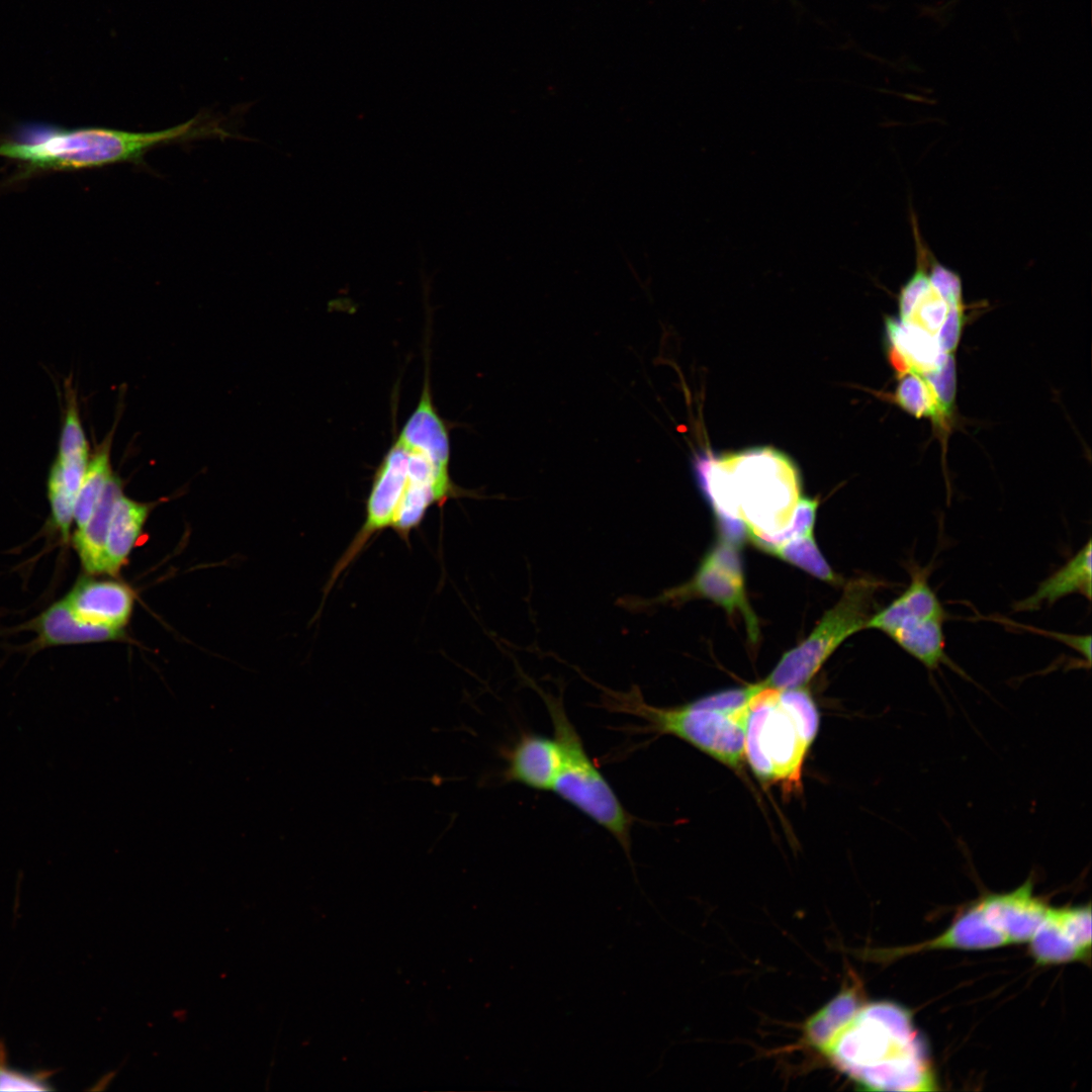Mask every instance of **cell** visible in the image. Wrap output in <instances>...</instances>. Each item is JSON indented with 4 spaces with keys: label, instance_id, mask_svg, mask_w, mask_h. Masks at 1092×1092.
I'll return each mask as SVG.
<instances>
[{
    "label": "cell",
    "instance_id": "6da1fadb",
    "mask_svg": "<svg viewBox=\"0 0 1092 1092\" xmlns=\"http://www.w3.org/2000/svg\"><path fill=\"white\" fill-rule=\"evenodd\" d=\"M840 995L808 1020L813 1045L863 1089H937L910 1012L890 1002L859 1004L850 992Z\"/></svg>",
    "mask_w": 1092,
    "mask_h": 1092
},
{
    "label": "cell",
    "instance_id": "7a4b0ae2",
    "mask_svg": "<svg viewBox=\"0 0 1092 1092\" xmlns=\"http://www.w3.org/2000/svg\"><path fill=\"white\" fill-rule=\"evenodd\" d=\"M694 470L717 523L740 520L747 537L786 529L801 497L795 464L769 447L721 456L700 452L695 455Z\"/></svg>",
    "mask_w": 1092,
    "mask_h": 1092
},
{
    "label": "cell",
    "instance_id": "3957f363",
    "mask_svg": "<svg viewBox=\"0 0 1092 1092\" xmlns=\"http://www.w3.org/2000/svg\"><path fill=\"white\" fill-rule=\"evenodd\" d=\"M33 128L25 139L0 144V157L22 162L28 174L139 162L160 145L229 135L216 122L198 117L171 128L146 132L104 127Z\"/></svg>",
    "mask_w": 1092,
    "mask_h": 1092
},
{
    "label": "cell",
    "instance_id": "277c9868",
    "mask_svg": "<svg viewBox=\"0 0 1092 1092\" xmlns=\"http://www.w3.org/2000/svg\"><path fill=\"white\" fill-rule=\"evenodd\" d=\"M819 729L807 689L763 688L750 703L744 755L755 776L785 795L800 793L805 757Z\"/></svg>",
    "mask_w": 1092,
    "mask_h": 1092
},
{
    "label": "cell",
    "instance_id": "5b68a950",
    "mask_svg": "<svg viewBox=\"0 0 1092 1092\" xmlns=\"http://www.w3.org/2000/svg\"><path fill=\"white\" fill-rule=\"evenodd\" d=\"M602 705L610 712L636 717L644 723L638 731L677 737L735 770L745 761L744 741L749 714H730L694 700L679 706L648 704L640 689L625 692L602 689Z\"/></svg>",
    "mask_w": 1092,
    "mask_h": 1092
},
{
    "label": "cell",
    "instance_id": "8992f818",
    "mask_svg": "<svg viewBox=\"0 0 1092 1092\" xmlns=\"http://www.w3.org/2000/svg\"><path fill=\"white\" fill-rule=\"evenodd\" d=\"M535 688L545 703L561 752V765L552 792L607 830L630 857L633 817L585 750L562 698Z\"/></svg>",
    "mask_w": 1092,
    "mask_h": 1092
},
{
    "label": "cell",
    "instance_id": "52a82bcc",
    "mask_svg": "<svg viewBox=\"0 0 1092 1092\" xmlns=\"http://www.w3.org/2000/svg\"><path fill=\"white\" fill-rule=\"evenodd\" d=\"M907 569L909 584L890 605L871 616L866 629L884 632L930 671L946 665L970 678L945 651L943 625L947 614L929 584L930 567L911 562Z\"/></svg>",
    "mask_w": 1092,
    "mask_h": 1092
},
{
    "label": "cell",
    "instance_id": "ba28073f",
    "mask_svg": "<svg viewBox=\"0 0 1092 1092\" xmlns=\"http://www.w3.org/2000/svg\"><path fill=\"white\" fill-rule=\"evenodd\" d=\"M883 585L871 576L846 583L839 601L829 609L811 634L781 658L762 680L765 688H804L833 651L850 635L862 629L871 618L875 595Z\"/></svg>",
    "mask_w": 1092,
    "mask_h": 1092
},
{
    "label": "cell",
    "instance_id": "9c48e42d",
    "mask_svg": "<svg viewBox=\"0 0 1092 1092\" xmlns=\"http://www.w3.org/2000/svg\"><path fill=\"white\" fill-rule=\"evenodd\" d=\"M695 598L708 599L730 615L738 611L746 622L751 640L758 638V621L747 601L738 547L721 539L704 556L689 581L666 589L653 599L626 600V606L642 610L659 604L677 605Z\"/></svg>",
    "mask_w": 1092,
    "mask_h": 1092
},
{
    "label": "cell",
    "instance_id": "30bf717a",
    "mask_svg": "<svg viewBox=\"0 0 1092 1092\" xmlns=\"http://www.w3.org/2000/svg\"><path fill=\"white\" fill-rule=\"evenodd\" d=\"M1091 906L1048 907L1028 941L1037 965L1087 962L1091 956Z\"/></svg>",
    "mask_w": 1092,
    "mask_h": 1092
},
{
    "label": "cell",
    "instance_id": "8fae6325",
    "mask_svg": "<svg viewBox=\"0 0 1092 1092\" xmlns=\"http://www.w3.org/2000/svg\"><path fill=\"white\" fill-rule=\"evenodd\" d=\"M64 600L80 621L122 630L130 617L134 597L122 582L82 579Z\"/></svg>",
    "mask_w": 1092,
    "mask_h": 1092
},
{
    "label": "cell",
    "instance_id": "7c38bea8",
    "mask_svg": "<svg viewBox=\"0 0 1092 1092\" xmlns=\"http://www.w3.org/2000/svg\"><path fill=\"white\" fill-rule=\"evenodd\" d=\"M560 765V747L554 736L524 733L507 753L504 778L536 791H552Z\"/></svg>",
    "mask_w": 1092,
    "mask_h": 1092
},
{
    "label": "cell",
    "instance_id": "4fadbf2b",
    "mask_svg": "<svg viewBox=\"0 0 1092 1092\" xmlns=\"http://www.w3.org/2000/svg\"><path fill=\"white\" fill-rule=\"evenodd\" d=\"M1009 944L1007 937L989 916L981 900L967 909L937 937L895 951V956L933 949H989Z\"/></svg>",
    "mask_w": 1092,
    "mask_h": 1092
},
{
    "label": "cell",
    "instance_id": "5bb4252c",
    "mask_svg": "<svg viewBox=\"0 0 1092 1092\" xmlns=\"http://www.w3.org/2000/svg\"><path fill=\"white\" fill-rule=\"evenodd\" d=\"M1091 539L1057 571L1043 579L1027 598L1013 605L1014 611L1030 612L1043 605L1051 606L1059 600L1079 594L1091 599L1092 564Z\"/></svg>",
    "mask_w": 1092,
    "mask_h": 1092
},
{
    "label": "cell",
    "instance_id": "9a60e30c",
    "mask_svg": "<svg viewBox=\"0 0 1092 1092\" xmlns=\"http://www.w3.org/2000/svg\"><path fill=\"white\" fill-rule=\"evenodd\" d=\"M30 625L40 647L114 640L122 635V630L80 621L65 600L49 607Z\"/></svg>",
    "mask_w": 1092,
    "mask_h": 1092
},
{
    "label": "cell",
    "instance_id": "2e32d148",
    "mask_svg": "<svg viewBox=\"0 0 1092 1092\" xmlns=\"http://www.w3.org/2000/svg\"><path fill=\"white\" fill-rule=\"evenodd\" d=\"M147 504L120 495L111 515L103 556L102 573L116 574L126 563L149 515Z\"/></svg>",
    "mask_w": 1092,
    "mask_h": 1092
},
{
    "label": "cell",
    "instance_id": "e0dca14e",
    "mask_svg": "<svg viewBox=\"0 0 1092 1092\" xmlns=\"http://www.w3.org/2000/svg\"><path fill=\"white\" fill-rule=\"evenodd\" d=\"M122 494L121 479L112 473L93 514L86 524L75 532L74 545L83 568L89 573H102L111 515L117 498Z\"/></svg>",
    "mask_w": 1092,
    "mask_h": 1092
},
{
    "label": "cell",
    "instance_id": "ac0fdd59",
    "mask_svg": "<svg viewBox=\"0 0 1092 1092\" xmlns=\"http://www.w3.org/2000/svg\"><path fill=\"white\" fill-rule=\"evenodd\" d=\"M885 329L888 346L903 356L910 366V371L927 373L935 369L947 355L941 352L934 335L913 323L887 316Z\"/></svg>",
    "mask_w": 1092,
    "mask_h": 1092
},
{
    "label": "cell",
    "instance_id": "d6986e66",
    "mask_svg": "<svg viewBox=\"0 0 1092 1092\" xmlns=\"http://www.w3.org/2000/svg\"><path fill=\"white\" fill-rule=\"evenodd\" d=\"M115 426L102 442L95 446L92 456L89 457L86 472L75 500L73 521L76 523L77 529L83 527L93 514L105 485L113 473L110 465V451Z\"/></svg>",
    "mask_w": 1092,
    "mask_h": 1092
},
{
    "label": "cell",
    "instance_id": "ffe728a7",
    "mask_svg": "<svg viewBox=\"0 0 1092 1092\" xmlns=\"http://www.w3.org/2000/svg\"><path fill=\"white\" fill-rule=\"evenodd\" d=\"M893 397L906 413L916 418H930L936 430L946 435L949 427L942 420L934 394L921 374L910 371L899 377Z\"/></svg>",
    "mask_w": 1092,
    "mask_h": 1092
},
{
    "label": "cell",
    "instance_id": "44dd1931",
    "mask_svg": "<svg viewBox=\"0 0 1092 1092\" xmlns=\"http://www.w3.org/2000/svg\"><path fill=\"white\" fill-rule=\"evenodd\" d=\"M769 554L802 568L821 580L833 583L837 581V576L817 547L813 533L792 539L774 548Z\"/></svg>",
    "mask_w": 1092,
    "mask_h": 1092
},
{
    "label": "cell",
    "instance_id": "7402d4cb",
    "mask_svg": "<svg viewBox=\"0 0 1092 1092\" xmlns=\"http://www.w3.org/2000/svg\"><path fill=\"white\" fill-rule=\"evenodd\" d=\"M65 398V418L57 458L65 461H88L89 443L81 423L77 393L71 384L66 385Z\"/></svg>",
    "mask_w": 1092,
    "mask_h": 1092
},
{
    "label": "cell",
    "instance_id": "603a6c76",
    "mask_svg": "<svg viewBox=\"0 0 1092 1092\" xmlns=\"http://www.w3.org/2000/svg\"><path fill=\"white\" fill-rule=\"evenodd\" d=\"M818 500L800 497L789 526L772 535H748L759 549L769 553L774 548L801 536L813 533Z\"/></svg>",
    "mask_w": 1092,
    "mask_h": 1092
},
{
    "label": "cell",
    "instance_id": "cb8c5ba5",
    "mask_svg": "<svg viewBox=\"0 0 1092 1092\" xmlns=\"http://www.w3.org/2000/svg\"><path fill=\"white\" fill-rule=\"evenodd\" d=\"M929 384L936 399L940 416L949 427L957 393V365L954 354H947L933 370L921 374Z\"/></svg>",
    "mask_w": 1092,
    "mask_h": 1092
},
{
    "label": "cell",
    "instance_id": "d4e9b609",
    "mask_svg": "<svg viewBox=\"0 0 1092 1092\" xmlns=\"http://www.w3.org/2000/svg\"><path fill=\"white\" fill-rule=\"evenodd\" d=\"M949 307L950 304L933 285L929 276L928 283L915 300L906 322L913 323L929 334L935 336L942 325Z\"/></svg>",
    "mask_w": 1092,
    "mask_h": 1092
},
{
    "label": "cell",
    "instance_id": "484cf974",
    "mask_svg": "<svg viewBox=\"0 0 1092 1092\" xmlns=\"http://www.w3.org/2000/svg\"><path fill=\"white\" fill-rule=\"evenodd\" d=\"M4 1051L0 1046V1091H48L53 1090L49 1082V1075L42 1073H26L10 1068L3 1057Z\"/></svg>",
    "mask_w": 1092,
    "mask_h": 1092
},
{
    "label": "cell",
    "instance_id": "4316f807",
    "mask_svg": "<svg viewBox=\"0 0 1092 1092\" xmlns=\"http://www.w3.org/2000/svg\"><path fill=\"white\" fill-rule=\"evenodd\" d=\"M964 308V304L950 305L942 325L935 335L943 354H954L958 348L965 322Z\"/></svg>",
    "mask_w": 1092,
    "mask_h": 1092
}]
</instances>
